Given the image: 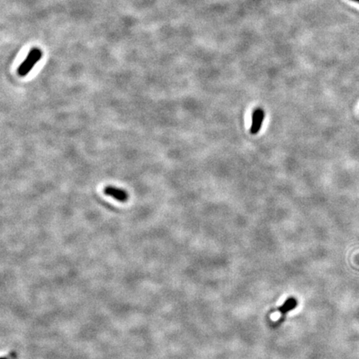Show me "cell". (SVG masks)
I'll use <instances>...</instances> for the list:
<instances>
[{
    "label": "cell",
    "instance_id": "1",
    "mask_svg": "<svg viewBox=\"0 0 359 359\" xmlns=\"http://www.w3.org/2000/svg\"><path fill=\"white\" fill-rule=\"evenodd\" d=\"M42 57V50L37 48V47L32 48L28 52V54H27V57L25 58L24 61L20 64L19 67L17 68V74H18V76H20V77L27 76L31 72V70L33 68L35 65L39 62Z\"/></svg>",
    "mask_w": 359,
    "mask_h": 359
},
{
    "label": "cell",
    "instance_id": "2",
    "mask_svg": "<svg viewBox=\"0 0 359 359\" xmlns=\"http://www.w3.org/2000/svg\"><path fill=\"white\" fill-rule=\"evenodd\" d=\"M264 112L260 107H257L252 112L251 127L249 132L251 135H257L261 130L262 125L264 122Z\"/></svg>",
    "mask_w": 359,
    "mask_h": 359
},
{
    "label": "cell",
    "instance_id": "3",
    "mask_svg": "<svg viewBox=\"0 0 359 359\" xmlns=\"http://www.w3.org/2000/svg\"><path fill=\"white\" fill-rule=\"evenodd\" d=\"M103 192L107 196L112 197L117 201L122 202V203L127 202L129 198V194L126 190L113 186V185H107L105 187Z\"/></svg>",
    "mask_w": 359,
    "mask_h": 359
},
{
    "label": "cell",
    "instance_id": "4",
    "mask_svg": "<svg viewBox=\"0 0 359 359\" xmlns=\"http://www.w3.org/2000/svg\"><path fill=\"white\" fill-rule=\"evenodd\" d=\"M297 305H298V301H297L296 298L289 297V299H286V301L284 302V304L279 307V312L282 315H284L287 313H289V311L295 309Z\"/></svg>",
    "mask_w": 359,
    "mask_h": 359
},
{
    "label": "cell",
    "instance_id": "5",
    "mask_svg": "<svg viewBox=\"0 0 359 359\" xmlns=\"http://www.w3.org/2000/svg\"><path fill=\"white\" fill-rule=\"evenodd\" d=\"M350 1H353V2H358V3H359V0H350Z\"/></svg>",
    "mask_w": 359,
    "mask_h": 359
}]
</instances>
